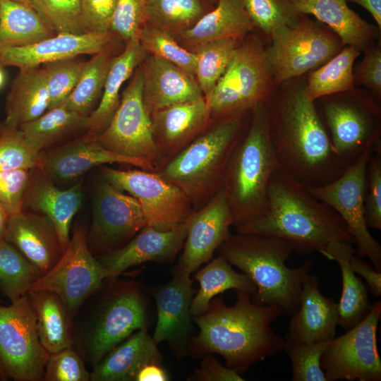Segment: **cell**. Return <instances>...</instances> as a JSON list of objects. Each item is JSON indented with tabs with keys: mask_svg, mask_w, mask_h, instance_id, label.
I'll list each match as a JSON object with an SVG mask.
<instances>
[{
	"mask_svg": "<svg viewBox=\"0 0 381 381\" xmlns=\"http://www.w3.org/2000/svg\"><path fill=\"white\" fill-rule=\"evenodd\" d=\"M7 241L42 274L47 272L63 251L52 222L40 213L21 210L9 216Z\"/></svg>",
	"mask_w": 381,
	"mask_h": 381,
	"instance_id": "cell-27",
	"label": "cell"
},
{
	"mask_svg": "<svg viewBox=\"0 0 381 381\" xmlns=\"http://www.w3.org/2000/svg\"><path fill=\"white\" fill-rule=\"evenodd\" d=\"M113 36L111 32L56 34L32 44L0 49V65L23 69L83 54L95 55L107 49Z\"/></svg>",
	"mask_w": 381,
	"mask_h": 381,
	"instance_id": "cell-22",
	"label": "cell"
},
{
	"mask_svg": "<svg viewBox=\"0 0 381 381\" xmlns=\"http://www.w3.org/2000/svg\"><path fill=\"white\" fill-rule=\"evenodd\" d=\"M3 68L4 67L0 65V90L3 88L6 83V74Z\"/></svg>",
	"mask_w": 381,
	"mask_h": 381,
	"instance_id": "cell-60",
	"label": "cell"
},
{
	"mask_svg": "<svg viewBox=\"0 0 381 381\" xmlns=\"http://www.w3.org/2000/svg\"><path fill=\"white\" fill-rule=\"evenodd\" d=\"M291 315L286 340L313 343L329 341L335 336L337 303L320 292L316 276L309 274L306 278L298 308Z\"/></svg>",
	"mask_w": 381,
	"mask_h": 381,
	"instance_id": "cell-26",
	"label": "cell"
},
{
	"mask_svg": "<svg viewBox=\"0 0 381 381\" xmlns=\"http://www.w3.org/2000/svg\"><path fill=\"white\" fill-rule=\"evenodd\" d=\"M298 14L312 15L341 39L360 51L380 37V30L350 8L346 0H289Z\"/></svg>",
	"mask_w": 381,
	"mask_h": 381,
	"instance_id": "cell-28",
	"label": "cell"
},
{
	"mask_svg": "<svg viewBox=\"0 0 381 381\" xmlns=\"http://www.w3.org/2000/svg\"><path fill=\"white\" fill-rule=\"evenodd\" d=\"M329 341L306 343L285 339L284 351L291 361L293 381H327L320 361Z\"/></svg>",
	"mask_w": 381,
	"mask_h": 381,
	"instance_id": "cell-47",
	"label": "cell"
},
{
	"mask_svg": "<svg viewBox=\"0 0 381 381\" xmlns=\"http://www.w3.org/2000/svg\"><path fill=\"white\" fill-rule=\"evenodd\" d=\"M248 113L214 121L154 172L179 187L195 210L200 209L223 188L229 157L249 125L250 118L246 120Z\"/></svg>",
	"mask_w": 381,
	"mask_h": 381,
	"instance_id": "cell-6",
	"label": "cell"
},
{
	"mask_svg": "<svg viewBox=\"0 0 381 381\" xmlns=\"http://www.w3.org/2000/svg\"><path fill=\"white\" fill-rule=\"evenodd\" d=\"M254 28L243 0H217L216 6L193 27L171 35L190 51L198 44L214 40H241Z\"/></svg>",
	"mask_w": 381,
	"mask_h": 381,
	"instance_id": "cell-29",
	"label": "cell"
},
{
	"mask_svg": "<svg viewBox=\"0 0 381 381\" xmlns=\"http://www.w3.org/2000/svg\"><path fill=\"white\" fill-rule=\"evenodd\" d=\"M277 86L257 38L241 43L224 73L205 98L211 120L220 121L250 112L266 103Z\"/></svg>",
	"mask_w": 381,
	"mask_h": 381,
	"instance_id": "cell-7",
	"label": "cell"
},
{
	"mask_svg": "<svg viewBox=\"0 0 381 381\" xmlns=\"http://www.w3.org/2000/svg\"><path fill=\"white\" fill-rule=\"evenodd\" d=\"M30 169L0 170V205L12 215L22 210Z\"/></svg>",
	"mask_w": 381,
	"mask_h": 381,
	"instance_id": "cell-52",
	"label": "cell"
},
{
	"mask_svg": "<svg viewBox=\"0 0 381 381\" xmlns=\"http://www.w3.org/2000/svg\"><path fill=\"white\" fill-rule=\"evenodd\" d=\"M350 266L355 274L362 277L366 282L370 293L376 296H381V272L377 271L363 258L355 253L351 256Z\"/></svg>",
	"mask_w": 381,
	"mask_h": 381,
	"instance_id": "cell-56",
	"label": "cell"
},
{
	"mask_svg": "<svg viewBox=\"0 0 381 381\" xmlns=\"http://www.w3.org/2000/svg\"><path fill=\"white\" fill-rule=\"evenodd\" d=\"M104 178L140 202L146 226L169 231L186 223L195 212L188 196L154 171L102 169Z\"/></svg>",
	"mask_w": 381,
	"mask_h": 381,
	"instance_id": "cell-13",
	"label": "cell"
},
{
	"mask_svg": "<svg viewBox=\"0 0 381 381\" xmlns=\"http://www.w3.org/2000/svg\"><path fill=\"white\" fill-rule=\"evenodd\" d=\"M93 207L92 234L104 253L131 240L146 226L139 201L105 179L97 186Z\"/></svg>",
	"mask_w": 381,
	"mask_h": 381,
	"instance_id": "cell-18",
	"label": "cell"
},
{
	"mask_svg": "<svg viewBox=\"0 0 381 381\" xmlns=\"http://www.w3.org/2000/svg\"><path fill=\"white\" fill-rule=\"evenodd\" d=\"M147 290L134 282L111 287L89 333V358L94 366L133 333L148 329L152 315Z\"/></svg>",
	"mask_w": 381,
	"mask_h": 381,
	"instance_id": "cell-11",
	"label": "cell"
},
{
	"mask_svg": "<svg viewBox=\"0 0 381 381\" xmlns=\"http://www.w3.org/2000/svg\"><path fill=\"white\" fill-rule=\"evenodd\" d=\"M368 228L381 229V151L373 152L367 164L364 198Z\"/></svg>",
	"mask_w": 381,
	"mask_h": 381,
	"instance_id": "cell-51",
	"label": "cell"
},
{
	"mask_svg": "<svg viewBox=\"0 0 381 381\" xmlns=\"http://www.w3.org/2000/svg\"><path fill=\"white\" fill-rule=\"evenodd\" d=\"M76 58L47 63L41 66L49 95V109L60 106L75 87L85 64Z\"/></svg>",
	"mask_w": 381,
	"mask_h": 381,
	"instance_id": "cell-46",
	"label": "cell"
},
{
	"mask_svg": "<svg viewBox=\"0 0 381 381\" xmlns=\"http://www.w3.org/2000/svg\"><path fill=\"white\" fill-rule=\"evenodd\" d=\"M214 7L206 0H149L147 25L172 35L190 28Z\"/></svg>",
	"mask_w": 381,
	"mask_h": 381,
	"instance_id": "cell-40",
	"label": "cell"
},
{
	"mask_svg": "<svg viewBox=\"0 0 381 381\" xmlns=\"http://www.w3.org/2000/svg\"><path fill=\"white\" fill-rule=\"evenodd\" d=\"M30 5L56 34L87 32L80 0H30Z\"/></svg>",
	"mask_w": 381,
	"mask_h": 381,
	"instance_id": "cell-44",
	"label": "cell"
},
{
	"mask_svg": "<svg viewBox=\"0 0 381 381\" xmlns=\"http://www.w3.org/2000/svg\"><path fill=\"white\" fill-rule=\"evenodd\" d=\"M11 1H16V2H18V3H21V4H27V5H30V0H11Z\"/></svg>",
	"mask_w": 381,
	"mask_h": 381,
	"instance_id": "cell-61",
	"label": "cell"
},
{
	"mask_svg": "<svg viewBox=\"0 0 381 381\" xmlns=\"http://www.w3.org/2000/svg\"><path fill=\"white\" fill-rule=\"evenodd\" d=\"M90 374L80 356L71 347L50 353L42 380L46 381H87Z\"/></svg>",
	"mask_w": 381,
	"mask_h": 381,
	"instance_id": "cell-50",
	"label": "cell"
},
{
	"mask_svg": "<svg viewBox=\"0 0 381 381\" xmlns=\"http://www.w3.org/2000/svg\"><path fill=\"white\" fill-rule=\"evenodd\" d=\"M149 0H117L110 32L126 42L139 38L148 20Z\"/></svg>",
	"mask_w": 381,
	"mask_h": 381,
	"instance_id": "cell-49",
	"label": "cell"
},
{
	"mask_svg": "<svg viewBox=\"0 0 381 381\" xmlns=\"http://www.w3.org/2000/svg\"><path fill=\"white\" fill-rule=\"evenodd\" d=\"M88 116L60 105L18 128L39 151L54 147L62 140L87 130Z\"/></svg>",
	"mask_w": 381,
	"mask_h": 381,
	"instance_id": "cell-37",
	"label": "cell"
},
{
	"mask_svg": "<svg viewBox=\"0 0 381 381\" xmlns=\"http://www.w3.org/2000/svg\"><path fill=\"white\" fill-rule=\"evenodd\" d=\"M352 243L334 241L320 253L339 264L341 274L342 290L339 303L338 325L347 331L360 322L370 312L372 304L368 289L350 266V259L355 253Z\"/></svg>",
	"mask_w": 381,
	"mask_h": 381,
	"instance_id": "cell-31",
	"label": "cell"
},
{
	"mask_svg": "<svg viewBox=\"0 0 381 381\" xmlns=\"http://www.w3.org/2000/svg\"><path fill=\"white\" fill-rule=\"evenodd\" d=\"M206 1L212 5L217 4V0H206Z\"/></svg>",
	"mask_w": 381,
	"mask_h": 381,
	"instance_id": "cell-62",
	"label": "cell"
},
{
	"mask_svg": "<svg viewBox=\"0 0 381 381\" xmlns=\"http://www.w3.org/2000/svg\"><path fill=\"white\" fill-rule=\"evenodd\" d=\"M40 341L50 354L71 346L70 315L61 298L47 291H29Z\"/></svg>",
	"mask_w": 381,
	"mask_h": 381,
	"instance_id": "cell-34",
	"label": "cell"
},
{
	"mask_svg": "<svg viewBox=\"0 0 381 381\" xmlns=\"http://www.w3.org/2000/svg\"><path fill=\"white\" fill-rule=\"evenodd\" d=\"M301 77L282 83L266 102L269 134L282 169L306 186H322L347 166L335 153Z\"/></svg>",
	"mask_w": 381,
	"mask_h": 381,
	"instance_id": "cell-1",
	"label": "cell"
},
{
	"mask_svg": "<svg viewBox=\"0 0 381 381\" xmlns=\"http://www.w3.org/2000/svg\"><path fill=\"white\" fill-rule=\"evenodd\" d=\"M55 35L30 6L0 0V49L32 44Z\"/></svg>",
	"mask_w": 381,
	"mask_h": 381,
	"instance_id": "cell-35",
	"label": "cell"
},
{
	"mask_svg": "<svg viewBox=\"0 0 381 381\" xmlns=\"http://www.w3.org/2000/svg\"><path fill=\"white\" fill-rule=\"evenodd\" d=\"M139 329L112 349L90 373L93 381H135L138 371L148 363H162L157 345L147 333Z\"/></svg>",
	"mask_w": 381,
	"mask_h": 381,
	"instance_id": "cell-30",
	"label": "cell"
},
{
	"mask_svg": "<svg viewBox=\"0 0 381 381\" xmlns=\"http://www.w3.org/2000/svg\"><path fill=\"white\" fill-rule=\"evenodd\" d=\"M270 37L265 54L277 87L318 68L344 47L329 28L303 14L293 25L280 27Z\"/></svg>",
	"mask_w": 381,
	"mask_h": 381,
	"instance_id": "cell-9",
	"label": "cell"
},
{
	"mask_svg": "<svg viewBox=\"0 0 381 381\" xmlns=\"http://www.w3.org/2000/svg\"><path fill=\"white\" fill-rule=\"evenodd\" d=\"M140 66L143 99L150 114L204 96L195 77L169 61L147 54Z\"/></svg>",
	"mask_w": 381,
	"mask_h": 381,
	"instance_id": "cell-25",
	"label": "cell"
},
{
	"mask_svg": "<svg viewBox=\"0 0 381 381\" xmlns=\"http://www.w3.org/2000/svg\"><path fill=\"white\" fill-rule=\"evenodd\" d=\"M139 40L147 54L169 61L195 76V54L181 46L170 33L146 25Z\"/></svg>",
	"mask_w": 381,
	"mask_h": 381,
	"instance_id": "cell-43",
	"label": "cell"
},
{
	"mask_svg": "<svg viewBox=\"0 0 381 381\" xmlns=\"http://www.w3.org/2000/svg\"><path fill=\"white\" fill-rule=\"evenodd\" d=\"M380 316L381 301H377L360 322L329 341L320 361L327 381L381 380V360L377 346Z\"/></svg>",
	"mask_w": 381,
	"mask_h": 381,
	"instance_id": "cell-15",
	"label": "cell"
},
{
	"mask_svg": "<svg viewBox=\"0 0 381 381\" xmlns=\"http://www.w3.org/2000/svg\"><path fill=\"white\" fill-rule=\"evenodd\" d=\"M360 52L354 47L344 46L325 64L309 72L304 86L308 98L314 102L325 96L353 90V65Z\"/></svg>",
	"mask_w": 381,
	"mask_h": 381,
	"instance_id": "cell-38",
	"label": "cell"
},
{
	"mask_svg": "<svg viewBox=\"0 0 381 381\" xmlns=\"http://www.w3.org/2000/svg\"><path fill=\"white\" fill-rule=\"evenodd\" d=\"M82 183L67 190L59 189L37 166L30 169L22 210L45 215L52 222L64 252L69 242L73 216L81 204Z\"/></svg>",
	"mask_w": 381,
	"mask_h": 381,
	"instance_id": "cell-24",
	"label": "cell"
},
{
	"mask_svg": "<svg viewBox=\"0 0 381 381\" xmlns=\"http://www.w3.org/2000/svg\"><path fill=\"white\" fill-rule=\"evenodd\" d=\"M188 220L169 231L145 226L126 245L103 254L98 260L117 277L143 262H172L183 248Z\"/></svg>",
	"mask_w": 381,
	"mask_h": 381,
	"instance_id": "cell-23",
	"label": "cell"
},
{
	"mask_svg": "<svg viewBox=\"0 0 381 381\" xmlns=\"http://www.w3.org/2000/svg\"><path fill=\"white\" fill-rule=\"evenodd\" d=\"M42 275L13 244L0 240V290L11 301L26 294Z\"/></svg>",
	"mask_w": 381,
	"mask_h": 381,
	"instance_id": "cell-42",
	"label": "cell"
},
{
	"mask_svg": "<svg viewBox=\"0 0 381 381\" xmlns=\"http://www.w3.org/2000/svg\"><path fill=\"white\" fill-rule=\"evenodd\" d=\"M236 299L228 306L222 297H214L203 313L193 317L199 332L191 338L188 353L196 358L217 353L241 375L284 351L285 339L271 327L283 315L279 306L257 304L246 291L236 290Z\"/></svg>",
	"mask_w": 381,
	"mask_h": 381,
	"instance_id": "cell-2",
	"label": "cell"
},
{
	"mask_svg": "<svg viewBox=\"0 0 381 381\" xmlns=\"http://www.w3.org/2000/svg\"><path fill=\"white\" fill-rule=\"evenodd\" d=\"M147 53L138 37L126 43L124 50L111 61L102 96L95 109L88 116L87 131L97 135L109 125L120 102V90L123 83L141 64Z\"/></svg>",
	"mask_w": 381,
	"mask_h": 381,
	"instance_id": "cell-32",
	"label": "cell"
},
{
	"mask_svg": "<svg viewBox=\"0 0 381 381\" xmlns=\"http://www.w3.org/2000/svg\"><path fill=\"white\" fill-rule=\"evenodd\" d=\"M218 250L219 255L254 284V303L278 306L285 315L298 309L313 263L307 260L298 267H288L286 262L294 251L287 241L269 235L237 233L231 234Z\"/></svg>",
	"mask_w": 381,
	"mask_h": 381,
	"instance_id": "cell-4",
	"label": "cell"
},
{
	"mask_svg": "<svg viewBox=\"0 0 381 381\" xmlns=\"http://www.w3.org/2000/svg\"><path fill=\"white\" fill-rule=\"evenodd\" d=\"M40 152L19 128L0 121V170L30 169L37 166Z\"/></svg>",
	"mask_w": 381,
	"mask_h": 381,
	"instance_id": "cell-45",
	"label": "cell"
},
{
	"mask_svg": "<svg viewBox=\"0 0 381 381\" xmlns=\"http://www.w3.org/2000/svg\"><path fill=\"white\" fill-rule=\"evenodd\" d=\"M190 275L174 267L168 283L149 289L157 308V323L152 337L157 345L168 342L179 358L188 353L192 338L190 307L196 290Z\"/></svg>",
	"mask_w": 381,
	"mask_h": 381,
	"instance_id": "cell-17",
	"label": "cell"
},
{
	"mask_svg": "<svg viewBox=\"0 0 381 381\" xmlns=\"http://www.w3.org/2000/svg\"><path fill=\"white\" fill-rule=\"evenodd\" d=\"M9 214L0 205V240L7 241V227Z\"/></svg>",
	"mask_w": 381,
	"mask_h": 381,
	"instance_id": "cell-59",
	"label": "cell"
},
{
	"mask_svg": "<svg viewBox=\"0 0 381 381\" xmlns=\"http://www.w3.org/2000/svg\"><path fill=\"white\" fill-rule=\"evenodd\" d=\"M116 277L93 257L87 248L85 231L78 229L59 260L29 291L56 294L72 314L98 290L105 279Z\"/></svg>",
	"mask_w": 381,
	"mask_h": 381,
	"instance_id": "cell-14",
	"label": "cell"
},
{
	"mask_svg": "<svg viewBox=\"0 0 381 381\" xmlns=\"http://www.w3.org/2000/svg\"><path fill=\"white\" fill-rule=\"evenodd\" d=\"M117 0H80L87 32H111V21Z\"/></svg>",
	"mask_w": 381,
	"mask_h": 381,
	"instance_id": "cell-54",
	"label": "cell"
},
{
	"mask_svg": "<svg viewBox=\"0 0 381 381\" xmlns=\"http://www.w3.org/2000/svg\"><path fill=\"white\" fill-rule=\"evenodd\" d=\"M150 119L163 164L189 145L211 122L204 96L159 109L150 114Z\"/></svg>",
	"mask_w": 381,
	"mask_h": 381,
	"instance_id": "cell-21",
	"label": "cell"
},
{
	"mask_svg": "<svg viewBox=\"0 0 381 381\" xmlns=\"http://www.w3.org/2000/svg\"><path fill=\"white\" fill-rule=\"evenodd\" d=\"M346 1L357 4L367 10L381 30V0H346Z\"/></svg>",
	"mask_w": 381,
	"mask_h": 381,
	"instance_id": "cell-58",
	"label": "cell"
},
{
	"mask_svg": "<svg viewBox=\"0 0 381 381\" xmlns=\"http://www.w3.org/2000/svg\"><path fill=\"white\" fill-rule=\"evenodd\" d=\"M49 107V95L41 66L19 69L6 97L5 123L18 128L40 117Z\"/></svg>",
	"mask_w": 381,
	"mask_h": 381,
	"instance_id": "cell-33",
	"label": "cell"
},
{
	"mask_svg": "<svg viewBox=\"0 0 381 381\" xmlns=\"http://www.w3.org/2000/svg\"><path fill=\"white\" fill-rule=\"evenodd\" d=\"M255 27L267 35L282 26L293 25L299 14L289 0H243Z\"/></svg>",
	"mask_w": 381,
	"mask_h": 381,
	"instance_id": "cell-48",
	"label": "cell"
},
{
	"mask_svg": "<svg viewBox=\"0 0 381 381\" xmlns=\"http://www.w3.org/2000/svg\"><path fill=\"white\" fill-rule=\"evenodd\" d=\"M378 102L372 94L356 87L314 101L335 153L347 167L381 143Z\"/></svg>",
	"mask_w": 381,
	"mask_h": 381,
	"instance_id": "cell-8",
	"label": "cell"
},
{
	"mask_svg": "<svg viewBox=\"0 0 381 381\" xmlns=\"http://www.w3.org/2000/svg\"><path fill=\"white\" fill-rule=\"evenodd\" d=\"M267 197V212L235 227L237 233L280 238L303 255L321 253L334 241L354 243L341 217L281 167L270 180Z\"/></svg>",
	"mask_w": 381,
	"mask_h": 381,
	"instance_id": "cell-3",
	"label": "cell"
},
{
	"mask_svg": "<svg viewBox=\"0 0 381 381\" xmlns=\"http://www.w3.org/2000/svg\"><path fill=\"white\" fill-rule=\"evenodd\" d=\"M112 163L128 164L148 171L155 170L147 160L123 156L105 148L97 135L89 131L64 145L42 150L37 166L52 181H70L96 166Z\"/></svg>",
	"mask_w": 381,
	"mask_h": 381,
	"instance_id": "cell-19",
	"label": "cell"
},
{
	"mask_svg": "<svg viewBox=\"0 0 381 381\" xmlns=\"http://www.w3.org/2000/svg\"><path fill=\"white\" fill-rule=\"evenodd\" d=\"M189 381H243V377L235 370L222 364L214 356L207 354L202 357L199 368L188 377Z\"/></svg>",
	"mask_w": 381,
	"mask_h": 381,
	"instance_id": "cell-55",
	"label": "cell"
},
{
	"mask_svg": "<svg viewBox=\"0 0 381 381\" xmlns=\"http://www.w3.org/2000/svg\"><path fill=\"white\" fill-rule=\"evenodd\" d=\"M170 376L162 363H148L137 373L135 381H167Z\"/></svg>",
	"mask_w": 381,
	"mask_h": 381,
	"instance_id": "cell-57",
	"label": "cell"
},
{
	"mask_svg": "<svg viewBox=\"0 0 381 381\" xmlns=\"http://www.w3.org/2000/svg\"><path fill=\"white\" fill-rule=\"evenodd\" d=\"M97 139L114 152L150 162L155 170L162 165L163 159L153 138L150 114L143 99L140 64L124 89L109 125L97 135Z\"/></svg>",
	"mask_w": 381,
	"mask_h": 381,
	"instance_id": "cell-16",
	"label": "cell"
},
{
	"mask_svg": "<svg viewBox=\"0 0 381 381\" xmlns=\"http://www.w3.org/2000/svg\"><path fill=\"white\" fill-rule=\"evenodd\" d=\"M234 219L223 188L207 203L195 210L176 268L190 274L209 262L231 235Z\"/></svg>",
	"mask_w": 381,
	"mask_h": 381,
	"instance_id": "cell-20",
	"label": "cell"
},
{
	"mask_svg": "<svg viewBox=\"0 0 381 381\" xmlns=\"http://www.w3.org/2000/svg\"><path fill=\"white\" fill-rule=\"evenodd\" d=\"M373 148L363 152L333 181L306 188L313 196L329 206L344 220L356 244V253L368 258L373 267L381 272V246L368 230L364 210L366 169Z\"/></svg>",
	"mask_w": 381,
	"mask_h": 381,
	"instance_id": "cell-12",
	"label": "cell"
},
{
	"mask_svg": "<svg viewBox=\"0 0 381 381\" xmlns=\"http://www.w3.org/2000/svg\"><path fill=\"white\" fill-rule=\"evenodd\" d=\"M200 289L193 298L190 312L196 316L203 313L210 301L229 289L246 291L253 296L256 287L244 274L236 272L232 265L219 255L195 274Z\"/></svg>",
	"mask_w": 381,
	"mask_h": 381,
	"instance_id": "cell-36",
	"label": "cell"
},
{
	"mask_svg": "<svg viewBox=\"0 0 381 381\" xmlns=\"http://www.w3.org/2000/svg\"><path fill=\"white\" fill-rule=\"evenodd\" d=\"M241 41L222 38L198 44L190 51L196 55L195 76L205 97L224 73Z\"/></svg>",
	"mask_w": 381,
	"mask_h": 381,
	"instance_id": "cell-41",
	"label": "cell"
},
{
	"mask_svg": "<svg viewBox=\"0 0 381 381\" xmlns=\"http://www.w3.org/2000/svg\"><path fill=\"white\" fill-rule=\"evenodd\" d=\"M113 58L106 49L85 61L75 87L61 105L89 116L100 99Z\"/></svg>",
	"mask_w": 381,
	"mask_h": 381,
	"instance_id": "cell-39",
	"label": "cell"
},
{
	"mask_svg": "<svg viewBox=\"0 0 381 381\" xmlns=\"http://www.w3.org/2000/svg\"><path fill=\"white\" fill-rule=\"evenodd\" d=\"M363 60L353 70L355 85L368 88L380 102L381 98V48L374 43L364 50Z\"/></svg>",
	"mask_w": 381,
	"mask_h": 381,
	"instance_id": "cell-53",
	"label": "cell"
},
{
	"mask_svg": "<svg viewBox=\"0 0 381 381\" xmlns=\"http://www.w3.org/2000/svg\"><path fill=\"white\" fill-rule=\"evenodd\" d=\"M49 356L40 341L28 293L0 306V380H42Z\"/></svg>",
	"mask_w": 381,
	"mask_h": 381,
	"instance_id": "cell-10",
	"label": "cell"
},
{
	"mask_svg": "<svg viewBox=\"0 0 381 381\" xmlns=\"http://www.w3.org/2000/svg\"><path fill=\"white\" fill-rule=\"evenodd\" d=\"M269 134L266 103L250 111L248 128L228 161L223 183L234 227L268 210L267 188L280 168Z\"/></svg>",
	"mask_w": 381,
	"mask_h": 381,
	"instance_id": "cell-5",
	"label": "cell"
}]
</instances>
